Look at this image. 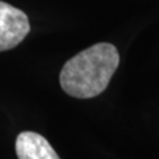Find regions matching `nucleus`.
Segmentation results:
<instances>
[{
	"mask_svg": "<svg viewBox=\"0 0 159 159\" xmlns=\"http://www.w3.org/2000/svg\"><path fill=\"white\" fill-rule=\"evenodd\" d=\"M118 65L119 53L113 44H94L64 64L60 85L74 98H94L107 88Z\"/></svg>",
	"mask_w": 159,
	"mask_h": 159,
	"instance_id": "1",
	"label": "nucleus"
},
{
	"mask_svg": "<svg viewBox=\"0 0 159 159\" xmlns=\"http://www.w3.org/2000/svg\"><path fill=\"white\" fill-rule=\"evenodd\" d=\"M19 159H60L45 138L34 131H23L15 143Z\"/></svg>",
	"mask_w": 159,
	"mask_h": 159,
	"instance_id": "3",
	"label": "nucleus"
},
{
	"mask_svg": "<svg viewBox=\"0 0 159 159\" xmlns=\"http://www.w3.org/2000/svg\"><path fill=\"white\" fill-rule=\"evenodd\" d=\"M31 31L28 16L21 9L0 2V52L17 47Z\"/></svg>",
	"mask_w": 159,
	"mask_h": 159,
	"instance_id": "2",
	"label": "nucleus"
}]
</instances>
